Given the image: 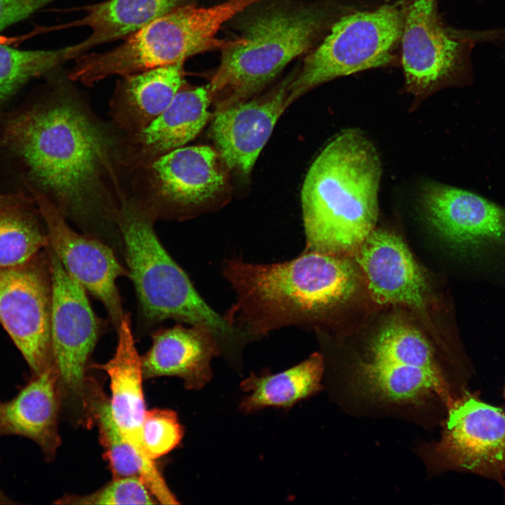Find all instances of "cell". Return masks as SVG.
I'll return each instance as SVG.
<instances>
[{
	"label": "cell",
	"mask_w": 505,
	"mask_h": 505,
	"mask_svg": "<svg viewBox=\"0 0 505 505\" xmlns=\"http://www.w3.org/2000/svg\"><path fill=\"white\" fill-rule=\"evenodd\" d=\"M48 247L24 264L0 268V323L32 375L55 366Z\"/></svg>",
	"instance_id": "12"
},
{
	"label": "cell",
	"mask_w": 505,
	"mask_h": 505,
	"mask_svg": "<svg viewBox=\"0 0 505 505\" xmlns=\"http://www.w3.org/2000/svg\"><path fill=\"white\" fill-rule=\"evenodd\" d=\"M190 0H103L74 9L84 13L63 28L88 27L90 34L81 41L67 46L68 61L105 43L125 40L154 20Z\"/></svg>",
	"instance_id": "22"
},
{
	"label": "cell",
	"mask_w": 505,
	"mask_h": 505,
	"mask_svg": "<svg viewBox=\"0 0 505 505\" xmlns=\"http://www.w3.org/2000/svg\"><path fill=\"white\" fill-rule=\"evenodd\" d=\"M154 215L143 202L122 199L116 223L123 262L136 292L141 320L153 326L171 319L208 328L220 351L234 349L247 335L215 312L157 236Z\"/></svg>",
	"instance_id": "5"
},
{
	"label": "cell",
	"mask_w": 505,
	"mask_h": 505,
	"mask_svg": "<svg viewBox=\"0 0 505 505\" xmlns=\"http://www.w3.org/2000/svg\"><path fill=\"white\" fill-rule=\"evenodd\" d=\"M403 24L398 1L342 16L295 74L289 86L288 106L334 79L392 63L400 45Z\"/></svg>",
	"instance_id": "8"
},
{
	"label": "cell",
	"mask_w": 505,
	"mask_h": 505,
	"mask_svg": "<svg viewBox=\"0 0 505 505\" xmlns=\"http://www.w3.org/2000/svg\"><path fill=\"white\" fill-rule=\"evenodd\" d=\"M61 403L55 367L33 375L16 396L0 400V436L29 438L40 447L46 460L53 459L60 445L58 422Z\"/></svg>",
	"instance_id": "20"
},
{
	"label": "cell",
	"mask_w": 505,
	"mask_h": 505,
	"mask_svg": "<svg viewBox=\"0 0 505 505\" xmlns=\"http://www.w3.org/2000/svg\"><path fill=\"white\" fill-rule=\"evenodd\" d=\"M223 166L217 151L208 146L174 149L149 167L155 196L144 203L156 220L180 216L206 205L227 187Z\"/></svg>",
	"instance_id": "14"
},
{
	"label": "cell",
	"mask_w": 505,
	"mask_h": 505,
	"mask_svg": "<svg viewBox=\"0 0 505 505\" xmlns=\"http://www.w3.org/2000/svg\"><path fill=\"white\" fill-rule=\"evenodd\" d=\"M427 220L452 247L478 252L505 244V208L475 193L431 182L421 191Z\"/></svg>",
	"instance_id": "15"
},
{
	"label": "cell",
	"mask_w": 505,
	"mask_h": 505,
	"mask_svg": "<svg viewBox=\"0 0 505 505\" xmlns=\"http://www.w3.org/2000/svg\"><path fill=\"white\" fill-rule=\"evenodd\" d=\"M469 370L443 362L420 331L393 321L377 333L365 354L330 377V383L352 410L441 424L467 390Z\"/></svg>",
	"instance_id": "2"
},
{
	"label": "cell",
	"mask_w": 505,
	"mask_h": 505,
	"mask_svg": "<svg viewBox=\"0 0 505 505\" xmlns=\"http://www.w3.org/2000/svg\"><path fill=\"white\" fill-rule=\"evenodd\" d=\"M184 434L175 412L168 409L147 410L142 424V440L152 460L170 452L180 443Z\"/></svg>",
	"instance_id": "29"
},
{
	"label": "cell",
	"mask_w": 505,
	"mask_h": 505,
	"mask_svg": "<svg viewBox=\"0 0 505 505\" xmlns=\"http://www.w3.org/2000/svg\"><path fill=\"white\" fill-rule=\"evenodd\" d=\"M142 480L137 476L113 478L96 492L86 495H65L55 501L62 504H155Z\"/></svg>",
	"instance_id": "28"
},
{
	"label": "cell",
	"mask_w": 505,
	"mask_h": 505,
	"mask_svg": "<svg viewBox=\"0 0 505 505\" xmlns=\"http://www.w3.org/2000/svg\"><path fill=\"white\" fill-rule=\"evenodd\" d=\"M504 398H505V386H504Z\"/></svg>",
	"instance_id": "33"
},
{
	"label": "cell",
	"mask_w": 505,
	"mask_h": 505,
	"mask_svg": "<svg viewBox=\"0 0 505 505\" xmlns=\"http://www.w3.org/2000/svg\"><path fill=\"white\" fill-rule=\"evenodd\" d=\"M52 281L51 339L62 401L69 399L85 413L90 378L89 358L100 333V321L86 290L65 269L48 247Z\"/></svg>",
	"instance_id": "10"
},
{
	"label": "cell",
	"mask_w": 505,
	"mask_h": 505,
	"mask_svg": "<svg viewBox=\"0 0 505 505\" xmlns=\"http://www.w3.org/2000/svg\"><path fill=\"white\" fill-rule=\"evenodd\" d=\"M152 338V346L141 356L144 379L177 377L191 390L201 389L210 382V361L220 349L208 328L177 325L156 330Z\"/></svg>",
	"instance_id": "18"
},
{
	"label": "cell",
	"mask_w": 505,
	"mask_h": 505,
	"mask_svg": "<svg viewBox=\"0 0 505 505\" xmlns=\"http://www.w3.org/2000/svg\"><path fill=\"white\" fill-rule=\"evenodd\" d=\"M381 176L378 152L358 130H343L326 145L301 191L307 250L356 252L375 229Z\"/></svg>",
	"instance_id": "4"
},
{
	"label": "cell",
	"mask_w": 505,
	"mask_h": 505,
	"mask_svg": "<svg viewBox=\"0 0 505 505\" xmlns=\"http://www.w3.org/2000/svg\"><path fill=\"white\" fill-rule=\"evenodd\" d=\"M210 103L208 89L184 83L163 113L133 134L126 162L134 168H149L162 156L194 139L210 117Z\"/></svg>",
	"instance_id": "19"
},
{
	"label": "cell",
	"mask_w": 505,
	"mask_h": 505,
	"mask_svg": "<svg viewBox=\"0 0 505 505\" xmlns=\"http://www.w3.org/2000/svg\"><path fill=\"white\" fill-rule=\"evenodd\" d=\"M87 399L86 417L97 427L113 478L137 476L142 480L154 498L161 504H178L154 462L145 460L125 438L115 423L109 399L95 381L91 380Z\"/></svg>",
	"instance_id": "24"
},
{
	"label": "cell",
	"mask_w": 505,
	"mask_h": 505,
	"mask_svg": "<svg viewBox=\"0 0 505 505\" xmlns=\"http://www.w3.org/2000/svg\"><path fill=\"white\" fill-rule=\"evenodd\" d=\"M373 300L418 310L426 305V277L403 239L395 233L374 229L356 250Z\"/></svg>",
	"instance_id": "17"
},
{
	"label": "cell",
	"mask_w": 505,
	"mask_h": 505,
	"mask_svg": "<svg viewBox=\"0 0 505 505\" xmlns=\"http://www.w3.org/2000/svg\"><path fill=\"white\" fill-rule=\"evenodd\" d=\"M66 62L67 46L24 50L0 44V104L30 79L50 73Z\"/></svg>",
	"instance_id": "27"
},
{
	"label": "cell",
	"mask_w": 505,
	"mask_h": 505,
	"mask_svg": "<svg viewBox=\"0 0 505 505\" xmlns=\"http://www.w3.org/2000/svg\"><path fill=\"white\" fill-rule=\"evenodd\" d=\"M262 1L227 0L210 7L184 5L154 20L109 50L90 51L75 58L68 77L91 86L109 76L184 63L203 52L223 50L241 43L243 39H218L221 27Z\"/></svg>",
	"instance_id": "6"
},
{
	"label": "cell",
	"mask_w": 505,
	"mask_h": 505,
	"mask_svg": "<svg viewBox=\"0 0 505 505\" xmlns=\"http://www.w3.org/2000/svg\"><path fill=\"white\" fill-rule=\"evenodd\" d=\"M319 6L275 9L247 24L243 41L222 50L208 87L215 112L247 100L307 51L328 21Z\"/></svg>",
	"instance_id": "7"
},
{
	"label": "cell",
	"mask_w": 505,
	"mask_h": 505,
	"mask_svg": "<svg viewBox=\"0 0 505 505\" xmlns=\"http://www.w3.org/2000/svg\"><path fill=\"white\" fill-rule=\"evenodd\" d=\"M65 86L55 99L7 117L0 144L26 168L34 185L26 184L46 195L82 233L121 255V204L112 201L107 187L116 180L113 139Z\"/></svg>",
	"instance_id": "1"
},
{
	"label": "cell",
	"mask_w": 505,
	"mask_h": 505,
	"mask_svg": "<svg viewBox=\"0 0 505 505\" xmlns=\"http://www.w3.org/2000/svg\"><path fill=\"white\" fill-rule=\"evenodd\" d=\"M438 0H400L401 64L405 90L424 99L453 83L464 67L467 36L446 27Z\"/></svg>",
	"instance_id": "11"
},
{
	"label": "cell",
	"mask_w": 505,
	"mask_h": 505,
	"mask_svg": "<svg viewBox=\"0 0 505 505\" xmlns=\"http://www.w3.org/2000/svg\"><path fill=\"white\" fill-rule=\"evenodd\" d=\"M291 74L264 95L216 112L211 136L225 168L248 175L285 109Z\"/></svg>",
	"instance_id": "16"
},
{
	"label": "cell",
	"mask_w": 505,
	"mask_h": 505,
	"mask_svg": "<svg viewBox=\"0 0 505 505\" xmlns=\"http://www.w3.org/2000/svg\"><path fill=\"white\" fill-rule=\"evenodd\" d=\"M49 245L36 203L0 209V268L24 264Z\"/></svg>",
	"instance_id": "26"
},
{
	"label": "cell",
	"mask_w": 505,
	"mask_h": 505,
	"mask_svg": "<svg viewBox=\"0 0 505 505\" xmlns=\"http://www.w3.org/2000/svg\"><path fill=\"white\" fill-rule=\"evenodd\" d=\"M26 185L46 224L50 248L69 274L103 304L116 330L126 314L116 283L128 277L123 262L102 241L72 229L46 195Z\"/></svg>",
	"instance_id": "13"
},
{
	"label": "cell",
	"mask_w": 505,
	"mask_h": 505,
	"mask_svg": "<svg viewBox=\"0 0 505 505\" xmlns=\"http://www.w3.org/2000/svg\"><path fill=\"white\" fill-rule=\"evenodd\" d=\"M117 345L113 357L93 368L107 372L110 379L109 405L112 417L126 440L148 462L142 440L146 413L142 389V358L135 346L130 315L126 313L116 330Z\"/></svg>",
	"instance_id": "21"
},
{
	"label": "cell",
	"mask_w": 505,
	"mask_h": 505,
	"mask_svg": "<svg viewBox=\"0 0 505 505\" xmlns=\"http://www.w3.org/2000/svg\"><path fill=\"white\" fill-rule=\"evenodd\" d=\"M13 502L0 490V504H11Z\"/></svg>",
	"instance_id": "32"
},
{
	"label": "cell",
	"mask_w": 505,
	"mask_h": 505,
	"mask_svg": "<svg viewBox=\"0 0 505 505\" xmlns=\"http://www.w3.org/2000/svg\"><path fill=\"white\" fill-rule=\"evenodd\" d=\"M223 273L237 296L224 317L250 338L312 321L349 299L359 283L358 267L346 255L310 250L269 264L232 259Z\"/></svg>",
	"instance_id": "3"
},
{
	"label": "cell",
	"mask_w": 505,
	"mask_h": 505,
	"mask_svg": "<svg viewBox=\"0 0 505 505\" xmlns=\"http://www.w3.org/2000/svg\"><path fill=\"white\" fill-rule=\"evenodd\" d=\"M441 436L419 449L434 472L463 471L505 486V411L466 390L448 410Z\"/></svg>",
	"instance_id": "9"
},
{
	"label": "cell",
	"mask_w": 505,
	"mask_h": 505,
	"mask_svg": "<svg viewBox=\"0 0 505 505\" xmlns=\"http://www.w3.org/2000/svg\"><path fill=\"white\" fill-rule=\"evenodd\" d=\"M183 67L177 63L121 76L110 102L118 126L133 135L161 114L184 83Z\"/></svg>",
	"instance_id": "23"
},
{
	"label": "cell",
	"mask_w": 505,
	"mask_h": 505,
	"mask_svg": "<svg viewBox=\"0 0 505 505\" xmlns=\"http://www.w3.org/2000/svg\"><path fill=\"white\" fill-rule=\"evenodd\" d=\"M57 0H0V31Z\"/></svg>",
	"instance_id": "30"
},
{
	"label": "cell",
	"mask_w": 505,
	"mask_h": 505,
	"mask_svg": "<svg viewBox=\"0 0 505 505\" xmlns=\"http://www.w3.org/2000/svg\"><path fill=\"white\" fill-rule=\"evenodd\" d=\"M34 203V198L22 194H0V209Z\"/></svg>",
	"instance_id": "31"
},
{
	"label": "cell",
	"mask_w": 505,
	"mask_h": 505,
	"mask_svg": "<svg viewBox=\"0 0 505 505\" xmlns=\"http://www.w3.org/2000/svg\"><path fill=\"white\" fill-rule=\"evenodd\" d=\"M325 370L321 354L315 353L307 359L283 372L257 375L251 373L241 384L249 393L240 403L239 410L250 414L267 407L290 408L322 389Z\"/></svg>",
	"instance_id": "25"
}]
</instances>
